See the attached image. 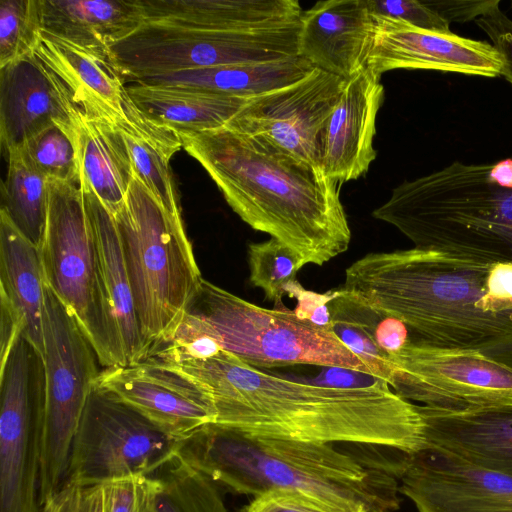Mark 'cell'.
<instances>
[{"label": "cell", "instance_id": "obj_7", "mask_svg": "<svg viewBox=\"0 0 512 512\" xmlns=\"http://www.w3.org/2000/svg\"><path fill=\"white\" fill-rule=\"evenodd\" d=\"M113 217L148 354L171 335L203 278L181 211L166 208L135 176Z\"/></svg>", "mask_w": 512, "mask_h": 512}, {"label": "cell", "instance_id": "obj_32", "mask_svg": "<svg viewBox=\"0 0 512 512\" xmlns=\"http://www.w3.org/2000/svg\"><path fill=\"white\" fill-rule=\"evenodd\" d=\"M329 309L331 327L336 336L369 366L373 376L383 379L390 386L393 371L389 355L375 341L362 317L359 304L338 288Z\"/></svg>", "mask_w": 512, "mask_h": 512}, {"label": "cell", "instance_id": "obj_23", "mask_svg": "<svg viewBox=\"0 0 512 512\" xmlns=\"http://www.w3.org/2000/svg\"><path fill=\"white\" fill-rule=\"evenodd\" d=\"M143 22L212 31L269 30L298 25L297 0H140Z\"/></svg>", "mask_w": 512, "mask_h": 512}, {"label": "cell", "instance_id": "obj_31", "mask_svg": "<svg viewBox=\"0 0 512 512\" xmlns=\"http://www.w3.org/2000/svg\"><path fill=\"white\" fill-rule=\"evenodd\" d=\"M150 475L159 482L157 512H228L215 482L177 455Z\"/></svg>", "mask_w": 512, "mask_h": 512}, {"label": "cell", "instance_id": "obj_21", "mask_svg": "<svg viewBox=\"0 0 512 512\" xmlns=\"http://www.w3.org/2000/svg\"><path fill=\"white\" fill-rule=\"evenodd\" d=\"M384 97L381 75L368 66L346 81L320 143L325 174L344 183L364 175L376 158V117Z\"/></svg>", "mask_w": 512, "mask_h": 512}, {"label": "cell", "instance_id": "obj_26", "mask_svg": "<svg viewBox=\"0 0 512 512\" xmlns=\"http://www.w3.org/2000/svg\"><path fill=\"white\" fill-rule=\"evenodd\" d=\"M83 192L97 244L103 288L125 365L145 359L133 291L113 215L91 192Z\"/></svg>", "mask_w": 512, "mask_h": 512}, {"label": "cell", "instance_id": "obj_25", "mask_svg": "<svg viewBox=\"0 0 512 512\" xmlns=\"http://www.w3.org/2000/svg\"><path fill=\"white\" fill-rule=\"evenodd\" d=\"M72 119L79 187L94 194L115 215L134 178L123 135L109 122L88 114L75 104Z\"/></svg>", "mask_w": 512, "mask_h": 512}, {"label": "cell", "instance_id": "obj_3", "mask_svg": "<svg viewBox=\"0 0 512 512\" xmlns=\"http://www.w3.org/2000/svg\"><path fill=\"white\" fill-rule=\"evenodd\" d=\"M180 138L232 210L297 253L305 265L322 266L349 248L342 183L323 169L227 126Z\"/></svg>", "mask_w": 512, "mask_h": 512}, {"label": "cell", "instance_id": "obj_41", "mask_svg": "<svg viewBox=\"0 0 512 512\" xmlns=\"http://www.w3.org/2000/svg\"><path fill=\"white\" fill-rule=\"evenodd\" d=\"M286 294L297 301L295 314L320 326L331 325L329 303L337 296L338 288L325 293L306 290L297 280L286 288Z\"/></svg>", "mask_w": 512, "mask_h": 512}, {"label": "cell", "instance_id": "obj_19", "mask_svg": "<svg viewBox=\"0 0 512 512\" xmlns=\"http://www.w3.org/2000/svg\"><path fill=\"white\" fill-rule=\"evenodd\" d=\"M73 107L69 90L34 53L0 67V139L6 152L54 124L72 130Z\"/></svg>", "mask_w": 512, "mask_h": 512}, {"label": "cell", "instance_id": "obj_9", "mask_svg": "<svg viewBox=\"0 0 512 512\" xmlns=\"http://www.w3.org/2000/svg\"><path fill=\"white\" fill-rule=\"evenodd\" d=\"M45 413L38 506L63 487L74 436L99 376L98 357L75 317L45 286L43 317Z\"/></svg>", "mask_w": 512, "mask_h": 512}, {"label": "cell", "instance_id": "obj_6", "mask_svg": "<svg viewBox=\"0 0 512 512\" xmlns=\"http://www.w3.org/2000/svg\"><path fill=\"white\" fill-rule=\"evenodd\" d=\"M194 338L205 339L218 350L259 369L316 365L373 375L331 325H317L286 307L257 306L205 279L187 303L176 328L161 343Z\"/></svg>", "mask_w": 512, "mask_h": 512}, {"label": "cell", "instance_id": "obj_43", "mask_svg": "<svg viewBox=\"0 0 512 512\" xmlns=\"http://www.w3.org/2000/svg\"><path fill=\"white\" fill-rule=\"evenodd\" d=\"M440 17L446 22L465 23L476 20L500 4L499 0L475 1H426Z\"/></svg>", "mask_w": 512, "mask_h": 512}, {"label": "cell", "instance_id": "obj_30", "mask_svg": "<svg viewBox=\"0 0 512 512\" xmlns=\"http://www.w3.org/2000/svg\"><path fill=\"white\" fill-rule=\"evenodd\" d=\"M8 167L1 184V208L16 229L40 248L49 203V181L21 147L7 152Z\"/></svg>", "mask_w": 512, "mask_h": 512}, {"label": "cell", "instance_id": "obj_45", "mask_svg": "<svg viewBox=\"0 0 512 512\" xmlns=\"http://www.w3.org/2000/svg\"><path fill=\"white\" fill-rule=\"evenodd\" d=\"M41 512H59V511H58L57 507L54 505V503L52 501H49L47 504H45L42 507Z\"/></svg>", "mask_w": 512, "mask_h": 512}, {"label": "cell", "instance_id": "obj_17", "mask_svg": "<svg viewBox=\"0 0 512 512\" xmlns=\"http://www.w3.org/2000/svg\"><path fill=\"white\" fill-rule=\"evenodd\" d=\"M95 384L178 441L216 420L208 395L175 370L149 360L104 368Z\"/></svg>", "mask_w": 512, "mask_h": 512}, {"label": "cell", "instance_id": "obj_24", "mask_svg": "<svg viewBox=\"0 0 512 512\" xmlns=\"http://www.w3.org/2000/svg\"><path fill=\"white\" fill-rule=\"evenodd\" d=\"M45 283L40 248L0 212V312L44 355Z\"/></svg>", "mask_w": 512, "mask_h": 512}, {"label": "cell", "instance_id": "obj_20", "mask_svg": "<svg viewBox=\"0 0 512 512\" xmlns=\"http://www.w3.org/2000/svg\"><path fill=\"white\" fill-rule=\"evenodd\" d=\"M374 33L367 0L319 1L301 15L298 56L347 81L367 66Z\"/></svg>", "mask_w": 512, "mask_h": 512}, {"label": "cell", "instance_id": "obj_10", "mask_svg": "<svg viewBox=\"0 0 512 512\" xmlns=\"http://www.w3.org/2000/svg\"><path fill=\"white\" fill-rule=\"evenodd\" d=\"M299 24L278 29L212 31L142 22L109 47L126 79L232 64H263L298 56Z\"/></svg>", "mask_w": 512, "mask_h": 512}, {"label": "cell", "instance_id": "obj_42", "mask_svg": "<svg viewBox=\"0 0 512 512\" xmlns=\"http://www.w3.org/2000/svg\"><path fill=\"white\" fill-rule=\"evenodd\" d=\"M50 501L59 512H104L103 484L64 485Z\"/></svg>", "mask_w": 512, "mask_h": 512}, {"label": "cell", "instance_id": "obj_13", "mask_svg": "<svg viewBox=\"0 0 512 512\" xmlns=\"http://www.w3.org/2000/svg\"><path fill=\"white\" fill-rule=\"evenodd\" d=\"M389 359L390 387L410 402L443 411L512 402V368L478 349L438 348L410 340Z\"/></svg>", "mask_w": 512, "mask_h": 512}, {"label": "cell", "instance_id": "obj_16", "mask_svg": "<svg viewBox=\"0 0 512 512\" xmlns=\"http://www.w3.org/2000/svg\"><path fill=\"white\" fill-rule=\"evenodd\" d=\"M398 477L418 512H512V476L440 449L406 454Z\"/></svg>", "mask_w": 512, "mask_h": 512}, {"label": "cell", "instance_id": "obj_29", "mask_svg": "<svg viewBox=\"0 0 512 512\" xmlns=\"http://www.w3.org/2000/svg\"><path fill=\"white\" fill-rule=\"evenodd\" d=\"M314 67L295 57L263 64H232L198 68L137 79L135 83L193 88L249 99L306 77Z\"/></svg>", "mask_w": 512, "mask_h": 512}, {"label": "cell", "instance_id": "obj_40", "mask_svg": "<svg viewBox=\"0 0 512 512\" xmlns=\"http://www.w3.org/2000/svg\"><path fill=\"white\" fill-rule=\"evenodd\" d=\"M475 23L491 40L502 62L501 75L512 84V20L497 5Z\"/></svg>", "mask_w": 512, "mask_h": 512}, {"label": "cell", "instance_id": "obj_35", "mask_svg": "<svg viewBox=\"0 0 512 512\" xmlns=\"http://www.w3.org/2000/svg\"><path fill=\"white\" fill-rule=\"evenodd\" d=\"M21 148L48 180L79 184L73 129L51 125L29 138Z\"/></svg>", "mask_w": 512, "mask_h": 512}, {"label": "cell", "instance_id": "obj_8", "mask_svg": "<svg viewBox=\"0 0 512 512\" xmlns=\"http://www.w3.org/2000/svg\"><path fill=\"white\" fill-rule=\"evenodd\" d=\"M48 181V214L40 245L45 286L75 317L101 366L125 365L83 192L77 183Z\"/></svg>", "mask_w": 512, "mask_h": 512}, {"label": "cell", "instance_id": "obj_27", "mask_svg": "<svg viewBox=\"0 0 512 512\" xmlns=\"http://www.w3.org/2000/svg\"><path fill=\"white\" fill-rule=\"evenodd\" d=\"M41 30L85 47H109L143 21L140 0H38Z\"/></svg>", "mask_w": 512, "mask_h": 512}, {"label": "cell", "instance_id": "obj_28", "mask_svg": "<svg viewBox=\"0 0 512 512\" xmlns=\"http://www.w3.org/2000/svg\"><path fill=\"white\" fill-rule=\"evenodd\" d=\"M127 89L148 118L179 135L225 126L248 100L181 86L135 83Z\"/></svg>", "mask_w": 512, "mask_h": 512}, {"label": "cell", "instance_id": "obj_34", "mask_svg": "<svg viewBox=\"0 0 512 512\" xmlns=\"http://www.w3.org/2000/svg\"><path fill=\"white\" fill-rule=\"evenodd\" d=\"M127 146L134 176L172 211H180L170 159L177 152L149 139L121 132Z\"/></svg>", "mask_w": 512, "mask_h": 512}, {"label": "cell", "instance_id": "obj_44", "mask_svg": "<svg viewBox=\"0 0 512 512\" xmlns=\"http://www.w3.org/2000/svg\"><path fill=\"white\" fill-rule=\"evenodd\" d=\"M478 350L484 355L512 368V332Z\"/></svg>", "mask_w": 512, "mask_h": 512}, {"label": "cell", "instance_id": "obj_1", "mask_svg": "<svg viewBox=\"0 0 512 512\" xmlns=\"http://www.w3.org/2000/svg\"><path fill=\"white\" fill-rule=\"evenodd\" d=\"M192 381L213 402L217 423L273 438L384 446L411 455L425 447L418 405L383 379L333 387L267 373L219 350L200 359L157 362Z\"/></svg>", "mask_w": 512, "mask_h": 512}, {"label": "cell", "instance_id": "obj_4", "mask_svg": "<svg viewBox=\"0 0 512 512\" xmlns=\"http://www.w3.org/2000/svg\"><path fill=\"white\" fill-rule=\"evenodd\" d=\"M177 457L215 483L255 497L296 490L341 512H395L399 482L330 444L251 435L208 423L179 441Z\"/></svg>", "mask_w": 512, "mask_h": 512}, {"label": "cell", "instance_id": "obj_38", "mask_svg": "<svg viewBox=\"0 0 512 512\" xmlns=\"http://www.w3.org/2000/svg\"><path fill=\"white\" fill-rule=\"evenodd\" d=\"M367 5L373 15L402 20L426 30L451 32L450 24L429 7L426 1L367 0Z\"/></svg>", "mask_w": 512, "mask_h": 512}, {"label": "cell", "instance_id": "obj_2", "mask_svg": "<svg viewBox=\"0 0 512 512\" xmlns=\"http://www.w3.org/2000/svg\"><path fill=\"white\" fill-rule=\"evenodd\" d=\"M341 289L428 346L480 349L512 332V262L415 247L369 253L346 269Z\"/></svg>", "mask_w": 512, "mask_h": 512}, {"label": "cell", "instance_id": "obj_5", "mask_svg": "<svg viewBox=\"0 0 512 512\" xmlns=\"http://www.w3.org/2000/svg\"><path fill=\"white\" fill-rule=\"evenodd\" d=\"M372 216L415 248L496 263L512 262V158L454 161L392 190Z\"/></svg>", "mask_w": 512, "mask_h": 512}, {"label": "cell", "instance_id": "obj_18", "mask_svg": "<svg viewBox=\"0 0 512 512\" xmlns=\"http://www.w3.org/2000/svg\"><path fill=\"white\" fill-rule=\"evenodd\" d=\"M375 33L367 66L382 75L393 69H424L497 77L502 62L493 45L455 33L422 29L373 15Z\"/></svg>", "mask_w": 512, "mask_h": 512}, {"label": "cell", "instance_id": "obj_37", "mask_svg": "<svg viewBox=\"0 0 512 512\" xmlns=\"http://www.w3.org/2000/svg\"><path fill=\"white\" fill-rule=\"evenodd\" d=\"M159 482L152 475H133L103 483L104 512H157Z\"/></svg>", "mask_w": 512, "mask_h": 512}, {"label": "cell", "instance_id": "obj_22", "mask_svg": "<svg viewBox=\"0 0 512 512\" xmlns=\"http://www.w3.org/2000/svg\"><path fill=\"white\" fill-rule=\"evenodd\" d=\"M425 446L512 476V402L461 411L418 405Z\"/></svg>", "mask_w": 512, "mask_h": 512}, {"label": "cell", "instance_id": "obj_33", "mask_svg": "<svg viewBox=\"0 0 512 512\" xmlns=\"http://www.w3.org/2000/svg\"><path fill=\"white\" fill-rule=\"evenodd\" d=\"M250 282L263 290L265 298L284 308L286 288L305 265L300 256L280 241L270 238L248 245Z\"/></svg>", "mask_w": 512, "mask_h": 512}, {"label": "cell", "instance_id": "obj_15", "mask_svg": "<svg viewBox=\"0 0 512 512\" xmlns=\"http://www.w3.org/2000/svg\"><path fill=\"white\" fill-rule=\"evenodd\" d=\"M345 85L346 80L314 68L293 84L249 98L225 126L321 168L322 133Z\"/></svg>", "mask_w": 512, "mask_h": 512}, {"label": "cell", "instance_id": "obj_12", "mask_svg": "<svg viewBox=\"0 0 512 512\" xmlns=\"http://www.w3.org/2000/svg\"><path fill=\"white\" fill-rule=\"evenodd\" d=\"M0 399V512H37L45 369L24 336L0 361Z\"/></svg>", "mask_w": 512, "mask_h": 512}, {"label": "cell", "instance_id": "obj_14", "mask_svg": "<svg viewBox=\"0 0 512 512\" xmlns=\"http://www.w3.org/2000/svg\"><path fill=\"white\" fill-rule=\"evenodd\" d=\"M33 53L66 86L73 103L116 129L177 152L180 135L148 118L135 104L108 51L85 47L40 30Z\"/></svg>", "mask_w": 512, "mask_h": 512}, {"label": "cell", "instance_id": "obj_39", "mask_svg": "<svg viewBox=\"0 0 512 512\" xmlns=\"http://www.w3.org/2000/svg\"><path fill=\"white\" fill-rule=\"evenodd\" d=\"M244 512H341L325 502L291 489H277L259 496Z\"/></svg>", "mask_w": 512, "mask_h": 512}, {"label": "cell", "instance_id": "obj_36", "mask_svg": "<svg viewBox=\"0 0 512 512\" xmlns=\"http://www.w3.org/2000/svg\"><path fill=\"white\" fill-rule=\"evenodd\" d=\"M40 30L38 0H0V67L32 54Z\"/></svg>", "mask_w": 512, "mask_h": 512}, {"label": "cell", "instance_id": "obj_11", "mask_svg": "<svg viewBox=\"0 0 512 512\" xmlns=\"http://www.w3.org/2000/svg\"><path fill=\"white\" fill-rule=\"evenodd\" d=\"M178 443L95 384L73 439L64 485H95L150 475L176 455Z\"/></svg>", "mask_w": 512, "mask_h": 512}]
</instances>
